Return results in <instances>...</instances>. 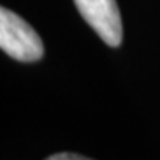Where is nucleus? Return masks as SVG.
<instances>
[{
    "label": "nucleus",
    "mask_w": 160,
    "mask_h": 160,
    "mask_svg": "<svg viewBox=\"0 0 160 160\" xmlns=\"http://www.w3.org/2000/svg\"><path fill=\"white\" fill-rule=\"evenodd\" d=\"M0 48L20 62H36L44 56L39 34L20 15L0 8Z\"/></svg>",
    "instance_id": "obj_1"
},
{
    "label": "nucleus",
    "mask_w": 160,
    "mask_h": 160,
    "mask_svg": "<svg viewBox=\"0 0 160 160\" xmlns=\"http://www.w3.org/2000/svg\"><path fill=\"white\" fill-rule=\"evenodd\" d=\"M78 13L108 46L122 41V23L116 0H74Z\"/></svg>",
    "instance_id": "obj_2"
},
{
    "label": "nucleus",
    "mask_w": 160,
    "mask_h": 160,
    "mask_svg": "<svg viewBox=\"0 0 160 160\" xmlns=\"http://www.w3.org/2000/svg\"><path fill=\"white\" fill-rule=\"evenodd\" d=\"M46 160H92V158L78 155V154H72V152H61V154H54L48 157Z\"/></svg>",
    "instance_id": "obj_3"
}]
</instances>
